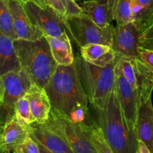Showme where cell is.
I'll use <instances>...</instances> for the list:
<instances>
[{
  "instance_id": "6da1fadb",
  "label": "cell",
  "mask_w": 153,
  "mask_h": 153,
  "mask_svg": "<svg viewBox=\"0 0 153 153\" xmlns=\"http://www.w3.org/2000/svg\"><path fill=\"white\" fill-rule=\"evenodd\" d=\"M52 108L76 124L91 123L88 99L76 65H58L44 88Z\"/></svg>"
},
{
  "instance_id": "7a4b0ae2",
  "label": "cell",
  "mask_w": 153,
  "mask_h": 153,
  "mask_svg": "<svg viewBox=\"0 0 153 153\" xmlns=\"http://www.w3.org/2000/svg\"><path fill=\"white\" fill-rule=\"evenodd\" d=\"M94 121L100 127L114 153H136L137 134L128 129L124 118L116 86L102 108L93 107Z\"/></svg>"
},
{
  "instance_id": "3957f363",
  "label": "cell",
  "mask_w": 153,
  "mask_h": 153,
  "mask_svg": "<svg viewBox=\"0 0 153 153\" xmlns=\"http://www.w3.org/2000/svg\"><path fill=\"white\" fill-rule=\"evenodd\" d=\"M13 43L21 68L34 85L44 88L58 66L45 36L36 40L17 39Z\"/></svg>"
},
{
  "instance_id": "277c9868",
  "label": "cell",
  "mask_w": 153,
  "mask_h": 153,
  "mask_svg": "<svg viewBox=\"0 0 153 153\" xmlns=\"http://www.w3.org/2000/svg\"><path fill=\"white\" fill-rule=\"evenodd\" d=\"M116 62L100 67L86 62L81 56L75 58L74 64L81 83L93 107L102 108L107 102L115 86L114 69Z\"/></svg>"
},
{
  "instance_id": "5b68a950",
  "label": "cell",
  "mask_w": 153,
  "mask_h": 153,
  "mask_svg": "<svg viewBox=\"0 0 153 153\" xmlns=\"http://www.w3.org/2000/svg\"><path fill=\"white\" fill-rule=\"evenodd\" d=\"M40 124L59 135L74 153H97L87 132L88 124L74 123L52 108L47 120Z\"/></svg>"
},
{
  "instance_id": "8992f818",
  "label": "cell",
  "mask_w": 153,
  "mask_h": 153,
  "mask_svg": "<svg viewBox=\"0 0 153 153\" xmlns=\"http://www.w3.org/2000/svg\"><path fill=\"white\" fill-rule=\"evenodd\" d=\"M67 34L80 47L88 44H104L111 46L114 26L100 27L85 15L78 14L66 18Z\"/></svg>"
},
{
  "instance_id": "52a82bcc",
  "label": "cell",
  "mask_w": 153,
  "mask_h": 153,
  "mask_svg": "<svg viewBox=\"0 0 153 153\" xmlns=\"http://www.w3.org/2000/svg\"><path fill=\"white\" fill-rule=\"evenodd\" d=\"M1 76L4 91L0 105V126H4L15 117V108L18 100L25 97L34 83L22 69L8 72Z\"/></svg>"
},
{
  "instance_id": "ba28073f",
  "label": "cell",
  "mask_w": 153,
  "mask_h": 153,
  "mask_svg": "<svg viewBox=\"0 0 153 153\" xmlns=\"http://www.w3.org/2000/svg\"><path fill=\"white\" fill-rule=\"evenodd\" d=\"M31 22L43 32L44 36L60 37L67 32L65 19L52 6L42 8L31 1L22 3Z\"/></svg>"
},
{
  "instance_id": "9c48e42d",
  "label": "cell",
  "mask_w": 153,
  "mask_h": 153,
  "mask_svg": "<svg viewBox=\"0 0 153 153\" xmlns=\"http://www.w3.org/2000/svg\"><path fill=\"white\" fill-rule=\"evenodd\" d=\"M114 72L118 99L127 126L130 131L136 133V121L140 106L138 94L115 66Z\"/></svg>"
},
{
  "instance_id": "30bf717a",
  "label": "cell",
  "mask_w": 153,
  "mask_h": 153,
  "mask_svg": "<svg viewBox=\"0 0 153 153\" xmlns=\"http://www.w3.org/2000/svg\"><path fill=\"white\" fill-rule=\"evenodd\" d=\"M140 34L133 22L117 24L113 30L111 48L121 56L137 58Z\"/></svg>"
},
{
  "instance_id": "8fae6325",
  "label": "cell",
  "mask_w": 153,
  "mask_h": 153,
  "mask_svg": "<svg viewBox=\"0 0 153 153\" xmlns=\"http://www.w3.org/2000/svg\"><path fill=\"white\" fill-rule=\"evenodd\" d=\"M9 7L13 19V25L17 39L36 40L43 37V34L30 20L20 0H8Z\"/></svg>"
},
{
  "instance_id": "7c38bea8",
  "label": "cell",
  "mask_w": 153,
  "mask_h": 153,
  "mask_svg": "<svg viewBox=\"0 0 153 153\" xmlns=\"http://www.w3.org/2000/svg\"><path fill=\"white\" fill-rule=\"evenodd\" d=\"M116 0H88L81 4L82 14L100 27H107L114 20Z\"/></svg>"
},
{
  "instance_id": "4fadbf2b",
  "label": "cell",
  "mask_w": 153,
  "mask_h": 153,
  "mask_svg": "<svg viewBox=\"0 0 153 153\" xmlns=\"http://www.w3.org/2000/svg\"><path fill=\"white\" fill-rule=\"evenodd\" d=\"M29 134L31 138L39 144L53 153H74L67 143L55 133L38 123L29 126Z\"/></svg>"
},
{
  "instance_id": "5bb4252c",
  "label": "cell",
  "mask_w": 153,
  "mask_h": 153,
  "mask_svg": "<svg viewBox=\"0 0 153 153\" xmlns=\"http://www.w3.org/2000/svg\"><path fill=\"white\" fill-rule=\"evenodd\" d=\"M137 139L146 145L153 153V105L152 97L140 104L136 121Z\"/></svg>"
},
{
  "instance_id": "9a60e30c",
  "label": "cell",
  "mask_w": 153,
  "mask_h": 153,
  "mask_svg": "<svg viewBox=\"0 0 153 153\" xmlns=\"http://www.w3.org/2000/svg\"><path fill=\"white\" fill-rule=\"evenodd\" d=\"M81 57L86 62L100 67H105L116 62L118 55L111 46L104 44H88L80 47Z\"/></svg>"
},
{
  "instance_id": "2e32d148",
  "label": "cell",
  "mask_w": 153,
  "mask_h": 153,
  "mask_svg": "<svg viewBox=\"0 0 153 153\" xmlns=\"http://www.w3.org/2000/svg\"><path fill=\"white\" fill-rule=\"evenodd\" d=\"M25 97L29 104L31 114L36 123H43L47 120L52 105L44 88L33 85Z\"/></svg>"
},
{
  "instance_id": "e0dca14e",
  "label": "cell",
  "mask_w": 153,
  "mask_h": 153,
  "mask_svg": "<svg viewBox=\"0 0 153 153\" xmlns=\"http://www.w3.org/2000/svg\"><path fill=\"white\" fill-rule=\"evenodd\" d=\"M29 127L22 125L16 117L6 123L2 127L1 143L4 150L13 152L15 148L29 137Z\"/></svg>"
},
{
  "instance_id": "ac0fdd59",
  "label": "cell",
  "mask_w": 153,
  "mask_h": 153,
  "mask_svg": "<svg viewBox=\"0 0 153 153\" xmlns=\"http://www.w3.org/2000/svg\"><path fill=\"white\" fill-rule=\"evenodd\" d=\"M49 43L54 60L58 65L70 66L74 63L72 45L67 32L60 37L45 36Z\"/></svg>"
},
{
  "instance_id": "d6986e66",
  "label": "cell",
  "mask_w": 153,
  "mask_h": 153,
  "mask_svg": "<svg viewBox=\"0 0 153 153\" xmlns=\"http://www.w3.org/2000/svg\"><path fill=\"white\" fill-rule=\"evenodd\" d=\"M20 69L13 40L0 31V76Z\"/></svg>"
},
{
  "instance_id": "ffe728a7",
  "label": "cell",
  "mask_w": 153,
  "mask_h": 153,
  "mask_svg": "<svg viewBox=\"0 0 153 153\" xmlns=\"http://www.w3.org/2000/svg\"><path fill=\"white\" fill-rule=\"evenodd\" d=\"M133 22L140 33L153 24V0H131Z\"/></svg>"
},
{
  "instance_id": "44dd1931",
  "label": "cell",
  "mask_w": 153,
  "mask_h": 153,
  "mask_svg": "<svg viewBox=\"0 0 153 153\" xmlns=\"http://www.w3.org/2000/svg\"><path fill=\"white\" fill-rule=\"evenodd\" d=\"M87 132L97 153H114L108 143L102 131L94 121V118L91 123L87 126Z\"/></svg>"
},
{
  "instance_id": "7402d4cb",
  "label": "cell",
  "mask_w": 153,
  "mask_h": 153,
  "mask_svg": "<svg viewBox=\"0 0 153 153\" xmlns=\"http://www.w3.org/2000/svg\"><path fill=\"white\" fill-rule=\"evenodd\" d=\"M0 31L12 40H17L13 25V19L8 0H0Z\"/></svg>"
},
{
  "instance_id": "603a6c76",
  "label": "cell",
  "mask_w": 153,
  "mask_h": 153,
  "mask_svg": "<svg viewBox=\"0 0 153 153\" xmlns=\"http://www.w3.org/2000/svg\"><path fill=\"white\" fill-rule=\"evenodd\" d=\"M131 0H116L114 8V19L117 24L133 22Z\"/></svg>"
},
{
  "instance_id": "cb8c5ba5",
  "label": "cell",
  "mask_w": 153,
  "mask_h": 153,
  "mask_svg": "<svg viewBox=\"0 0 153 153\" xmlns=\"http://www.w3.org/2000/svg\"><path fill=\"white\" fill-rule=\"evenodd\" d=\"M15 117L19 123L26 127H29L31 123L35 122L31 114L29 104L25 97L18 100L15 108Z\"/></svg>"
},
{
  "instance_id": "d4e9b609",
  "label": "cell",
  "mask_w": 153,
  "mask_h": 153,
  "mask_svg": "<svg viewBox=\"0 0 153 153\" xmlns=\"http://www.w3.org/2000/svg\"><path fill=\"white\" fill-rule=\"evenodd\" d=\"M13 153H40V151L37 142L29 136L15 148Z\"/></svg>"
},
{
  "instance_id": "484cf974",
  "label": "cell",
  "mask_w": 153,
  "mask_h": 153,
  "mask_svg": "<svg viewBox=\"0 0 153 153\" xmlns=\"http://www.w3.org/2000/svg\"><path fill=\"white\" fill-rule=\"evenodd\" d=\"M138 47L153 50V24L140 34Z\"/></svg>"
},
{
  "instance_id": "4316f807",
  "label": "cell",
  "mask_w": 153,
  "mask_h": 153,
  "mask_svg": "<svg viewBox=\"0 0 153 153\" xmlns=\"http://www.w3.org/2000/svg\"><path fill=\"white\" fill-rule=\"evenodd\" d=\"M137 58L153 73V50L138 47Z\"/></svg>"
},
{
  "instance_id": "83f0119b",
  "label": "cell",
  "mask_w": 153,
  "mask_h": 153,
  "mask_svg": "<svg viewBox=\"0 0 153 153\" xmlns=\"http://www.w3.org/2000/svg\"><path fill=\"white\" fill-rule=\"evenodd\" d=\"M62 2L67 11V17L82 13L80 6L73 0H62Z\"/></svg>"
},
{
  "instance_id": "f1b7e54d",
  "label": "cell",
  "mask_w": 153,
  "mask_h": 153,
  "mask_svg": "<svg viewBox=\"0 0 153 153\" xmlns=\"http://www.w3.org/2000/svg\"><path fill=\"white\" fill-rule=\"evenodd\" d=\"M48 2L49 5L52 6L62 17H64V19L67 17V11L62 2V0H48Z\"/></svg>"
},
{
  "instance_id": "f546056e",
  "label": "cell",
  "mask_w": 153,
  "mask_h": 153,
  "mask_svg": "<svg viewBox=\"0 0 153 153\" xmlns=\"http://www.w3.org/2000/svg\"><path fill=\"white\" fill-rule=\"evenodd\" d=\"M136 153H151V152L149 148L146 146V145L143 141L138 140Z\"/></svg>"
},
{
  "instance_id": "4dcf8cb0",
  "label": "cell",
  "mask_w": 153,
  "mask_h": 153,
  "mask_svg": "<svg viewBox=\"0 0 153 153\" xmlns=\"http://www.w3.org/2000/svg\"><path fill=\"white\" fill-rule=\"evenodd\" d=\"M20 1H22V3L27 2V1H31V2H34V4L40 6L42 8H45L48 5H49L48 0H20Z\"/></svg>"
},
{
  "instance_id": "1f68e13d",
  "label": "cell",
  "mask_w": 153,
  "mask_h": 153,
  "mask_svg": "<svg viewBox=\"0 0 153 153\" xmlns=\"http://www.w3.org/2000/svg\"><path fill=\"white\" fill-rule=\"evenodd\" d=\"M3 91H4V85H3V81L1 76H0V105L1 103L3 97Z\"/></svg>"
},
{
  "instance_id": "d6a6232c",
  "label": "cell",
  "mask_w": 153,
  "mask_h": 153,
  "mask_svg": "<svg viewBox=\"0 0 153 153\" xmlns=\"http://www.w3.org/2000/svg\"><path fill=\"white\" fill-rule=\"evenodd\" d=\"M39 146V148H40V153H53L52 152H50L49 150H48L47 149H46V148L44 147V146H43L42 145L39 144V143H37Z\"/></svg>"
},
{
  "instance_id": "836d02e7",
  "label": "cell",
  "mask_w": 153,
  "mask_h": 153,
  "mask_svg": "<svg viewBox=\"0 0 153 153\" xmlns=\"http://www.w3.org/2000/svg\"><path fill=\"white\" fill-rule=\"evenodd\" d=\"M2 127L3 126H0V153L2 152L3 150L2 146H1V131H2Z\"/></svg>"
},
{
  "instance_id": "e575fe53",
  "label": "cell",
  "mask_w": 153,
  "mask_h": 153,
  "mask_svg": "<svg viewBox=\"0 0 153 153\" xmlns=\"http://www.w3.org/2000/svg\"><path fill=\"white\" fill-rule=\"evenodd\" d=\"M1 153H13V152H8V151H6V150H4V149H3L2 152H1Z\"/></svg>"
},
{
  "instance_id": "d590c367",
  "label": "cell",
  "mask_w": 153,
  "mask_h": 153,
  "mask_svg": "<svg viewBox=\"0 0 153 153\" xmlns=\"http://www.w3.org/2000/svg\"><path fill=\"white\" fill-rule=\"evenodd\" d=\"M73 1H76H76H80V0H73Z\"/></svg>"
}]
</instances>
